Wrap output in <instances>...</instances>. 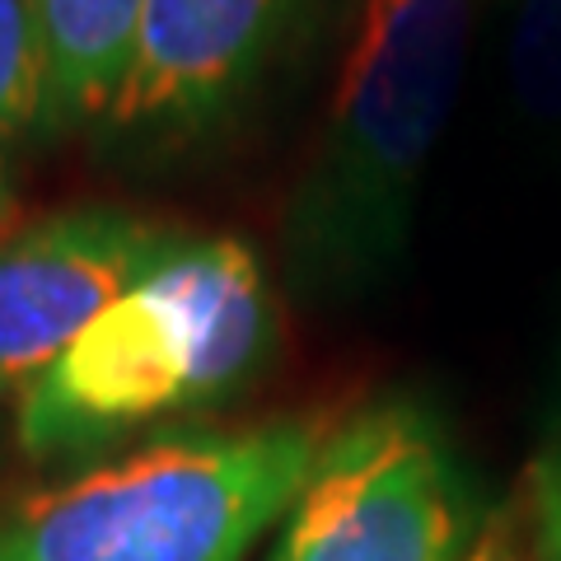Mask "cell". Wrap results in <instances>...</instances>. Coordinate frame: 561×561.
Masks as SVG:
<instances>
[{
	"instance_id": "1",
	"label": "cell",
	"mask_w": 561,
	"mask_h": 561,
	"mask_svg": "<svg viewBox=\"0 0 561 561\" xmlns=\"http://www.w3.org/2000/svg\"><path fill=\"white\" fill-rule=\"evenodd\" d=\"M472 20L478 0H365L328 127L280 220L286 276L309 305H356L402 267Z\"/></svg>"
},
{
	"instance_id": "2",
	"label": "cell",
	"mask_w": 561,
	"mask_h": 561,
	"mask_svg": "<svg viewBox=\"0 0 561 561\" xmlns=\"http://www.w3.org/2000/svg\"><path fill=\"white\" fill-rule=\"evenodd\" d=\"M272 346L276 300L257 253L234 234H187L20 393L14 440L28 459L122 445L239 398Z\"/></svg>"
},
{
	"instance_id": "3",
	"label": "cell",
	"mask_w": 561,
	"mask_h": 561,
	"mask_svg": "<svg viewBox=\"0 0 561 561\" xmlns=\"http://www.w3.org/2000/svg\"><path fill=\"white\" fill-rule=\"evenodd\" d=\"M328 440L323 416L169 431L0 515V561H243L290 511Z\"/></svg>"
},
{
	"instance_id": "4",
	"label": "cell",
	"mask_w": 561,
	"mask_h": 561,
	"mask_svg": "<svg viewBox=\"0 0 561 561\" xmlns=\"http://www.w3.org/2000/svg\"><path fill=\"white\" fill-rule=\"evenodd\" d=\"M267 561H482L478 501L421 398H379L328 431Z\"/></svg>"
},
{
	"instance_id": "5",
	"label": "cell",
	"mask_w": 561,
	"mask_h": 561,
	"mask_svg": "<svg viewBox=\"0 0 561 561\" xmlns=\"http://www.w3.org/2000/svg\"><path fill=\"white\" fill-rule=\"evenodd\" d=\"M305 0H146L108 113L136 146H183L257 94Z\"/></svg>"
},
{
	"instance_id": "6",
	"label": "cell",
	"mask_w": 561,
	"mask_h": 561,
	"mask_svg": "<svg viewBox=\"0 0 561 561\" xmlns=\"http://www.w3.org/2000/svg\"><path fill=\"white\" fill-rule=\"evenodd\" d=\"M187 234L127 206H76L0 239V398L61 351Z\"/></svg>"
},
{
	"instance_id": "7",
	"label": "cell",
	"mask_w": 561,
	"mask_h": 561,
	"mask_svg": "<svg viewBox=\"0 0 561 561\" xmlns=\"http://www.w3.org/2000/svg\"><path fill=\"white\" fill-rule=\"evenodd\" d=\"M146 0H38L57 127L103 117Z\"/></svg>"
},
{
	"instance_id": "8",
	"label": "cell",
	"mask_w": 561,
	"mask_h": 561,
	"mask_svg": "<svg viewBox=\"0 0 561 561\" xmlns=\"http://www.w3.org/2000/svg\"><path fill=\"white\" fill-rule=\"evenodd\" d=\"M51 127L57 108L38 0H0V140Z\"/></svg>"
},
{
	"instance_id": "9",
	"label": "cell",
	"mask_w": 561,
	"mask_h": 561,
	"mask_svg": "<svg viewBox=\"0 0 561 561\" xmlns=\"http://www.w3.org/2000/svg\"><path fill=\"white\" fill-rule=\"evenodd\" d=\"M511 84L524 113L561 127V0L511 5Z\"/></svg>"
},
{
	"instance_id": "10",
	"label": "cell",
	"mask_w": 561,
	"mask_h": 561,
	"mask_svg": "<svg viewBox=\"0 0 561 561\" xmlns=\"http://www.w3.org/2000/svg\"><path fill=\"white\" fill-rule=\"evenodd\" d=\"M534 515H538V548L548 561H561V435L548 445L534 472Z\"/></svg>"
},
{
	"instance_id": "11",
	"label": "cell",
	"mask_w": 561,
	"mask_h": 561,
	"mask_svg": "<svg viewBox=\"0 0 561 561\" xmlns=\"http://www.w3.org/2000/svg\"><path fill=\"white\" fill-rule=\"evenodd\" d=\"M10 230H20V197H14V179H10V164L0 154V239Z\"/></svg>"
}]
</instances>
